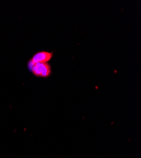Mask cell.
Wrapping results in <instances>:
<instances>
[{"label": "cell", "instance_id": "1", "mask_svg": "<svg viewBox=\"0 0 141 158\" xmlns=\"http://www.w3.org/2000/svg\"><path fill=\"white\" fill-rule=\"evenodd\" d=\"M30 71L37 77L46 78L52 73L51 67L48 63H36L32 64L29 63Z\"/></svg>", "mask_w": 141, "mask_h": 158}, {"label": "cell", "instance_id": "2", "mask_svg": "<svg viewBox=\"0 0 141 158\" xmlns=\"http://www.w3.org/2000/svg\"><path fill=\"white\" fill-rule=\"evenodd\" d=\"M53 56V52L40 51L35 53L29 63L32 64L36 63H48L52 59Z\"/></svg>", "mask_w": 141, "mask_h": 158}]
</instances>
